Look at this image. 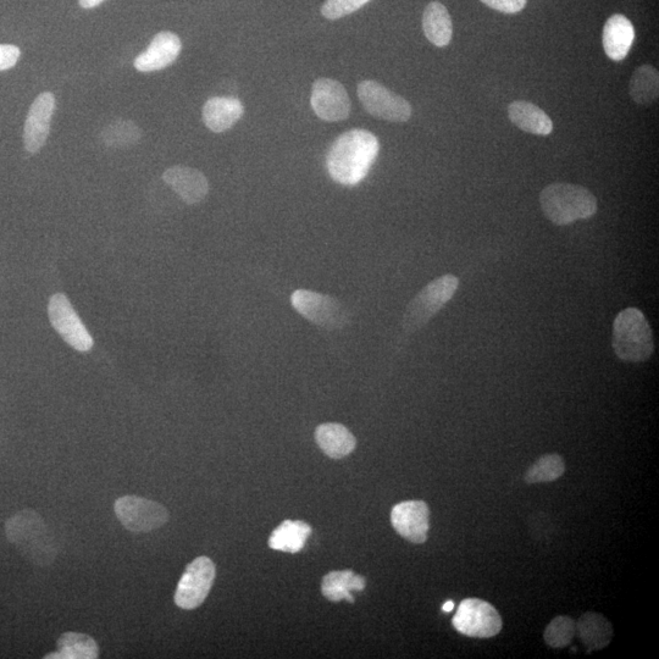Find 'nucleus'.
Returning a JSON list of instances; mask_svg holds the SVG:
<instances>
[{"label": "nucleus", "mask_w": 659, "mask_h": 659, "mask_svg": "<svg viewBox=\"0 0 659 659\" xmlns=\"http://www.w3.org/2000/svg\"><path fill=\"white\" fill-rule=\"evenodd\" d=\"M379 151V140L371 132L347 131L332 143L326 155V168L337 184L356 186L369 174Z\"/></svg>", "instance_id": "obj_1"}, {"label": "nucleus", "mask_w": 659, "mask_h": 659, "mask_svg": "<svg viewBox=\"0 0 659 659\" xmlns=\"http://www.w3.org/2000/svg\"><path fill=\"white\" fill-rule=\"evenodd\" d=\"M540 203L546 218L558 226L589 219L597 212L596 197L587 188L564 182L545 187Z\"/></svg>", "instance_id": "obj_2"}, {"label": "nucleus", "mask_w": 659, "mask_h": 659, "mask_svg": "<svg viewBox=\"0 0 659 659\" xmlns=\"http://www.w3.org/2000/svg\"><path fill=\"white\" fill-rule=\"evenodd\" d=\"M613 350L620 361L641 363L655 351L649 321L641 310L628 308L617 315L613 324Z\"/></svg>", "instance_id": "obj_3"}, {"label": "nucleus", "mask_w": 659, "mask_h": 659, "mask_svg": "<svg viewBox=\"0 0 659 659\" xmlns=\"http://www.w3.org/2000/svg\"><path fill=\"white\" fill-rule=\"evenodd\" d=\"M5 534L33 563L49 564L57 556L47 526L36 512L21 511L13 515L5 524Z\"/></svg>", "instance_id": "obj_4"}, {"label": "nucleus", "mask_w": 659, "mask_h": 659, "mask_svg": "<svg viewBox=\"0 0 659 659\" xmlns=\"http://www.w3.org/2000/svg\"><path fill=\"white\" fill-rule=\"evenodd\" d=\"M459 286L456 276L443 275L424 287L413 299L403 318V326L407 331H415L428 323L440 309L450 301Z\"/></svg>", "instance_id": "obj_5"}, {"label": "nucleus", "mask_w": 659, "mask_h": 659, "mask_svg": "<svg viewBox=\"0 0 659 659\" xmlns=\"http://www.w3.org/2000/svg\"><path fill=\"white\" fill-rule=\"evenodd\" d=\"M459 634L475 639H490L500 634L502 619L491 603L479 598L463 600L452 619Z\"/></svg>", "instance_id": "obj_6"}, {"label": "nucleus", "mask_w": 659, "mask_h": 659, "mask_svg": "<svg viewBox=\"0 0 659 659\" xmlns=\"http://www.w3.org/2000/svg\"><path fill=\"white\" fill-rule=\"evenodd\" d=\"M291 302L299 314L320 328L339 330L350 323V313L340 301L330 296L297 290L293 292Z\"/></svg>", "instance_id": "obj_7"}, {"label": "nucleus", "mask_w": 659, "mask_h": 659, "mask_svg": "<svg viewBox=\"0 0 659 659\" xmlns=\"http://www.w3.org/2000/svg\"><path fill=\"white\" fill-rule=\"evenodd\" d=\"M358 97L365 110L376 119L406 123L412 118L411 103L379 82L367 80L359 83Z\"/></svg>", "instance_id": "obj_8"}, {"label": "nucleus", "mask_w": 659, "mask_h": 659, "mask_svg": "<svg viewBox=\"0 0 659 659\" xmlns=\"http://www.w3.org/2000/svg\"><path fill=\"white\" fill-rule=\"evenodd\" d=\"M48 315L53 329L70 347L79 352L92 350L94 345L92 336L64 293H55L49 299Z\"/></svg>", "instance_id": "obj_9"}, {"label": "nucleus", "mask_w": 659, "mask_h": 659, "mask_svg": "<svg viewBox=\"0 0 659 659\" xmlns=\"http://www.w3.org/2000/svg\"><path fill=\"white\" fill-rule=\"evenodd\" d=\"M114 509L120 523L134 533H149L162 528L169 520V512L164 506L143 497H121L115 502Z\"/></svg>", "instance_id": "obj_10"}, {"label": "nucleus", "mask_w": 659, "mask_h": 659, "mask_svg": "<svg viewBox=\"0 0 659 659\" xmlns=\"http://www.w3.org/2000/svg\"><path fill=\"white\" fill-rule=\"evenodd\" d=\"M212 559L202 556L188 564L175 592V603L182 609H195L206 601L215 579Z\"/></svg>", "instance_id": "obj_11"}, {"label": "nucleus", "mask_w": 659, "mask_h": 659, "mask_svg": "<svg viewBox=\"0 0 659 659\" xmlns=\"http://www.w3.org/2000/svg\"><path fill=\"white\" fill-rule=\"evenodd\" d=\"M310 104L321 120L336 123L351 113V101L346 88L339 81L320 79L314 83Z\"/></svg>", "instance_id": "obj_12"}, {"label": "nucleus", "mask_w": 659, "mask_h": 659, "mask_svg": "<svg viewBox=\"0 0 659 659\" xmlns=\"http://www.w3.org/2000/svg\"><path fill=\"white\" fill-rule=\"evenodd\" d=\"M55 108L57 102L51 92L41 93L32 103L24 127V145L27 152L36 154L46 145Z\"/></svg>", "instance_id": "obj_13"}, {"label": "nucleus", "mask_w": 659, "mask_h": 659, "mask_svg": "<svg viewBox=\"0 0 659 659\" xmlns=\"http://www.w3.org/2000/svg\"><path fill=\"white\" fill-rule=\"evenodd\" d=\"M429 506L424 501L398 503L391 512L393 528L413 544H424L430 528Z\"/></svg>", "instance_id": "obj_14"}, {"label": "nucleus", "mask_w": 659, "mask_h": 659, "mask_svg": "<svg viewBox=\"0 0 659 659\" xmlns=\"http://www.w3.org/2000/svg\"><path fill=\"white\" fill-rule=\"evenodd\" d=\"M182 51L179 36L173 32H160L153 38L146 52L138 55L135 68L140 73H154V71L168 68L175 62Z\"/></svg>", "instance_id": "obj_15"}, {"label": "nucleus", "mask_w": 659, "mask_h": 659, "mask_svg": "<svg viewBox=\"0 0 659 659\" xmlns=\"http://www.w3.org/2000/svg\"><path fill=\"white\" fill-rule=\"evenodd\" d=\"M163 180L166 185L180 196L187 204L204 201L209 192V182L201 171L188 166L176 165L165 171Z\"/></svg>", "instance_id": "obj_16"}, {"label": "nucleus", "mask_w": 659, "mask_h": 659, "mask_svg": "<svg viewBox=\"0 0 659 659\" xmlns=\"http://www.w3.org/2000/svg\"><path fill=\"white\" fill-rule=\"evenodd\" d=\"M635 41L634 25L622 14H614L603 27V48L609 59L620 62L627 58Z\"/></svg>", "instance_id": "obj_17"}, {"label": "nucleus", "mask_w": 659, "mask_h": 659, "mask_svg": "<svg viewBox=\"0 0 659 659\" xmlns=\"http://www.w3.org/2000/svg\"><path fill=\"white\" fill-rule=\"evenodd\" d=\"M245 114L240 99L234 97H213L203 107V121L210 131L221 134L230 130Z\"/></svg>", "instance_id": "obj_18"}, {"label": "nucleus", "mask_w": 659, "mask_h": 659, "mask_svg": "<svg viewBox=\"0 0 659 659\" xmlns=\"http://www.w3.org/2000/svg\"><path fill=\"white\" fill-rule=\"evenodd\" d=\"M509 120L518 127V129L537 136H548L552 134L553 123L544 110L537 105L525 102L515 101L508 107Z\"/></svg>", "instance_id": "obj_19"}, {"label": "nucleus", "mask_w": 659, "mask_h": 659, "mask_svg": "<svg viewBox=\"0 0 659 659\" xmlns=\"http://www.w3.org/2000/svg\"><path fill=\"white\" fill-rule=\"evenodd\" d=\"M315 440L321 450L332 459H341L354 451L357 441L350 430L341 424L328 423L318 426Z\"/></svg>", "instance_id": "obj_20"}, {"label": "nucleus", "mask_w": 659, "mask_h": 659, "mask_svg": "<svg viewBox=\"0 0 659 659\" xmlns=\"http://www.w3.org/2000/svg\"><path fill=\"white\" fill-rule=\"evenodd\" d=\"M577 631L580 640L583 641L589 652L606 649L614 635L609 620L602 614L594 612H587L580 617Z\"/></svg>", "instance_id": "obj_21"}, {"label": "nucleus", "mask_w": 659, "mask_h": 659, "mask_svg": "<svg viewBox=\"0 0 659 659\" xmlns=\"http://www.w3.org/2000/svg\"><path fill=\"white\" fill-rule=\"evenodd\" d=\"M423 30L426 38L436 47H446L453 35V25L450 13L445 5L433 2L424 10Z\"/></svg>", "instance_id": "obj_22"}, {"label": "nucleus", "mask_w": 659, "mask_h": 659, "mask_svg": "<svg viewBox=\"0 0 659 659\" xmlns=\"http://www.w3.org/2000/svg\"><path fill=\"white\" fill-rule=\"evenodd\" d=\"M365 589V579L361 575L354 574L352 570L342 572H331L323 580L321 591L323 595L332 602L346 600L353 603L352 591Z\"/></svg>", "instance_id": "obj_23"}, {"label": "nucleus", "mask_w": 659, "mask_h": 659, "mask_svg": "<svg viewBox=\"0 0 659 659\" xmlns=\"http://www.w3.org/2000/svg\"><path fill=\"white\" fill-rule=\"evenodd\" d=\"M310 534H312V528L307 523L299 522V520L296 522L285 520L271 534L269 546L276 551L297 553L306 545Z\"/></svg>", "instance_id": "obj_24"}, {"label": "nucleus", "mask_w": 659, "mask_h": 659, "mask_svg": "<svg viewBox=\"0 0 659 659\" xmlns=\"http://www.w3.org/2000/svg\"><path fill=\"white\" fill-rule=\"evenodd\" d=\"M99 649L90 635L65 633L58 640V651L49 653L46 659H96Z\"/></svg>", "instance_id": "obj_25"}, {"label": "nucleus", "mask_w": 659, "mask_h": 659, "mask_svg": "<svg viewBox=\"0 0 659 659\" xmlns=\"http://www.w3.org/2000/svg\"><path fill=\"white\" fill-rule=\"evenodd\" d=\"M631 99L639 105H651L659 96V74L655 66L645 64L634 71L629 83Z\"/></svg>", "instance_id": "obj_26"}, {"label": "nucleus", "mask_w": 659, "mask_h": 659, "mask_svg": "<svg viewBox=\"0 0 659 659\" xmlns=\"http://www.w3.org/2000/svg\"><path fill=\"white\" fill-rule=\"evenodd\" d=\"M566 472V463L559 454H546L531 465L524 476L525 483L542 484L556 481Z\"/></svg>", "instance_id": "obj_27"}, {"label": "nucleus", "mask_w": 659, "mask_h": 659, "mask_svg": "<svg viewBox=\"0 0 659 659\" xmlns=\"http://www.w3.org/2000/svg\"><path fill=\"white\" fill-rule=\"evenodd\" d=\"M141 137L140 127L126 120L114 121L102 132L103 143L110 148H130L137 145Z\"/></svg>", "instance_id": "obj_28"}, {"label": "nucleus", "mask_w": 659, "mask_h": 659, "mask_svg": "<svg viewBox=\"0 0 659 659\" xmlns=\"http://www.w3.org/2000/svg\"><path fill=\"white\" fill-rule=\"evenodd\" d=\"M577 634V623L567 616H558L552 620L544 633V639L552 649H564L573 641Z\"/></svg>", "instance_id": "obj_29"}, {"label": "nucleus", "mask_w": 659, "mask_h": 659, "mask_svg": "<svg viewBox=\"0 0 659 659\" xmlns=\"http://www.w3.org/2000/svg\"><path fill=\"white\" fill-rule=\"evenodd\" d=\"M369 2L370 0H326L321 8V14L326 19L337 20L353 14Z\"/></svg>", "instance_id": "obj_30"}, {"label": "nucleus", "mask_w": 659, "mask_h": 659, "mask_svg": "<svg viewBox=\"0 0 659 659\" xmlns=\"http://www.w3.org/2000/svg\"><path fill=\"white\" fill-rule=\"evenodd\" d=\"M487 7L505 14H517L525 8L526 0H481Z\"/></svg>", "instance_id": "obj_31"}, {"label": "nucleus", "mask_w": 659, "mask_h": 659, "mask_svg": "<svg viewBox=\"0 0 659 659\" xmlns=\"http://www.w3.org/2000/svg\"><path fill=\"white\" fill-rule=\"evenodd\" d=\"M20 49L13 44H0V73L14 68L20 59Z\"/></svg>", "instance_id": "obj_32"}, {"label": "nucleus", "mask_w": 659, "mask_h": 659, "mask_svg": "<svg viewBox=\"0 0 659 659\" xmlns=\"http://www.w3.org/2000/svg\"><path fill=\"white\" fill-rule=\"evenodd\" d=\"M83 9H93L101 5L105 0H79Z\"/></svg>", "instance_id": "obj_33"}, {"label": "nucleus", "mask_w": 659, "mask_h": 659, "mask_svg": "<svg viewBox=\"0 0 659 659\" xmlns=\"http://www.w3.org/2000/svg\"><path fill=\"white\" fill-rule=\"evenodd\" d=\"M454 608V603L452 601H447L445 605L442 607L443 612H451L453 611Z\"/></svg>", "instance_id": "obj_34"}]
</instances>
